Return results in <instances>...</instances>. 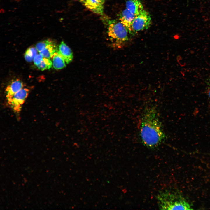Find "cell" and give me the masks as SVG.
I'll use <instances>...</instances> for the list:
<instances>
[{
	"instance_id": "8992f818",
	"label": "cell",
	"mask_w": 210,
	"mask_h": 210,
	"mask_svg": "<svg viewBox=\"0 0 210 210\" xmlns=\"http://www.w3.org/2000/svg\"><path fill=\"white\" fill-rule=\"evenodd\" d=\"M87 8L97 14L102 15L105 0H80Z\"/></svg>"
},
{
	"instance_id": "2e32d148",
	"label": "cell",
	"mask_w": 210,
	"mask_h": 210,
	"mask_svg": "<svg viewBox=\"0 0 210 210\" xmlns=\"http://www.w3.org/2000/svg\"><path fill=\"white\" fill-rule=\"evenodd\" d=\"M43 58L41 54H37L34 57L33 60L34 64L36 65L37 66L41 63Z\"/></svg>"
},
{
	"instance_id": "ac0fdd59",
	"label": "cell",
	"mask_w": 210,
	"mask_h": 210,
	"mask_svg": "<svg viewBox=\"0 0 210 210\" xmlns=\"http://www.w3.org/2000/svg\"></svg>"
},
{
	"instance_id": "5b68a950",
	"label": "cell",
	"mask_w": 210,
	"mask_h": 210,
	"mask_svg": "<svg viewBox=\"0 0 210 210\" xmlns=\"http://www.w3.org/2000/svg\"><path fill=\"white\" fill-rule=\"evenodd\" d=\"M28 92L27 89L22 88L8 99L10 104L15 109H18L23 104L27 96Z\"/></svg>"
},
{
	"instance_id": "9c48e42d",
	"label": "cell",
	"mask_w": 210,
	"mask_h": 210,
	"mask_svg": "<svg viewBox=\"0 0 210 210\" xmlns=\"http://www.w3.org/2000/svg\"><path fill=\"white\" fill-rule=\"evenodd\" d=\"M126 8L135 16L144 10L143 6L140 0H127L126 2Z\"/></svg>"
},
{
	"instance_id": "7a4b0ae2",
	"label": "cell",
	"mask_w": 210,
	"mask_h": 210,
	"mask_svg": "<svg viewBox=\"0 0 210 210\" xmlns=\"http://www.w3.org/2000/svg\"><path fill=\"white\" fill-rule=\"evenodd\" d=\"M156 199L160 209H193L184 197L177 191L168 190L161 191L156 195Z\"/></svg>"
},
{
	"instance_id": "6da1fadb",
	"label": "cell",
	"mask_w": 210,
	"mask_h": 210,
	"mask_svg": "<svg viewBox=\"0 0 210 210\" xmlns=\"http://www.w3.org/2000/svg\"><path fill=\"white\" fill-rule=\"evenodd\" d=\"M139 131L142 144L150 149L156 148L165 140V133L154 107L145 109L141 118Z\"/></svg>"
},
{
	"instance_id": "30bf717a",
	"label": "cell",
	"mask_w": 210,
	"mask_h": 210,
	"mask_svg": "<svg viewBox=\"0 0 210 210\" xmlns=\"http://www.w3.org/2000/svg\"><path fill=\"white\" fill-rule=\"evenodd\" d=\"M23 83L20 80H16L13 81L7 88L6 90V96L8 99L23 88Z\"/></svg>"
},
{
	"instance_id": "9a60e30c",
	"label": "cell",
	"mask_w": 210,
	"mask_h": 210,
	"mask_svg": "<svg viewBox=\"0 0 210 210\" xmlns=\"http://www.w3.org/2000/svg\"><path fill=\"white\" fill-rule=\"evenodd\" d=\"M53 43V42L51 40H46L38 43L36 45V48L38 51L40 52L49 46Z\"/></svg>"
},
{
	"instance_id": "8fae6325",
	"label": "cell",
	"mask_w": 210,
	"mask_h": 210,
	"mask_svg": "<svg viewBox=\"0 0 210 210\" xmlns=\"http://www.w3.org/2000/svg\"><path fill=\"white\" fill-rule=\"evenodd\" d=\"M66 62L63 57L56 52L54 56L52 64L56 69H62L66 66Z\"/></svg>"
},
{
	"instance_id": "5bb4252c",
	"label": "cell",
	"mask_w": 210,
	"mask_h": 210,
	"mask_svg": "<svg viewBox=\"0 0 210 210\" xmlns=\"http://www.w3.org/2000/svg\"><path fill=\"white\" fill-rule=\"evenodd\" d=\"M52 65V62L49 59L44 57L41 63L37 66L40 69L43 71L50 68Z\"/></svg>"
},
{
	"instance_id": "7c38bea8",
	"label": "cell",
	"mask_w": 210,
	"mask_h": 210,
	"mask_svg": "<svg viewBox=\"0 0 210 210\" xmlns=\"http://www.w3.org/2000/svg\"><path fill=\"white\" fill-rule=\"evenodd\" d=\"M54 43L39 52L44 58H50L57 52V48Z\"/></svg>"
},
{
	"instance_id": "277c9868",
	"label": "cell",
	"mask_w": 210,
	"mask_h": 210,
	"mask_svg": "<svg viewBox=\"0 0 210 210\" xmlns=\"http://www.w3.org/2000/svg\"><path fill=\"white\" fill-rule=\"evenodd\" d=\"M151 22V16L149 13L144 10L139 14L136 16L131 26V34L148 28Z\"/></svg>"
},
{
	"instance_id": "e0dca14e",
	"label": "cell",
	"mask_w": 210,
	"mask_h": 210,
	"mask_svg": "<svg viewBox=\"0 0 210 210\" xmlns=\"http://www.w3.org/2000/svg\"><path fill=\"white\" fill-rule=\"evenodd\" d=\"M208 94L210 97V78L208 81Z\"/></svg>"
},
{
	"instance_id": "4fadbf2b",
	"label": "cell",
	"mask_w": 210,
	"mask_h": 210,
	"mask_svg": "<svg viewBox=\"0 0 210 210\" xmlns=\"http://www.w3.org/2000/svg\"><path fill=\"white\" fill-rule=\"evenodd\" d=\"M38 51L36 47H32L28 49L26 51L24 55L26 61L30 62L33 60L34 58L37 54Z\"/></svg>"
},
{
	"instance_id": "52a82bcc",
	"label": "cell",
	"mask_w": 210,
	"mask_h": 210,
	"mask_svg": "<svg viewBox=\"0 0 210 210\" xmlns=\"http://www.w3.org/2000/svg\"><path fill=\"white\" fill-rule=\"evenodd\" d=\"M135 16L126 8L120 14V21L126 27L130 34H131L132 24Z\"/></svg>"
},
{
	"instance_id": "ba28073f",
	"label": "cell",
	"mask_w": 210,
	"mask_h": 210,
	"mask_svg": "<svg viewBox=\"0 0 210 210\" xmlns=\"http://www.w3.org/2000/svg\"><path fill=\"white\" fill-rule=\"evenodd\" d=\"M57 52L63 57L66 63L69 64L72 61L73 58V52L64 41L61 42Z\"/></svg>"
},
{
	"instance_id": "3957f363",
	"label": "cell",
	"mask_w": 210,
	"mask_h": 210,
	"mask_svg": "<svg viewBox=\"0 0 210 210\" xmlns=\"http://www.w3.org/2000/svg\"><path fill=\"white\" fill-rule=\"evenodd\" d=\"M108 34L117 47H121L129 40L130 34L126 27L120 21L111 22L108 27Z\"/></svg>"
}]
</instances>
